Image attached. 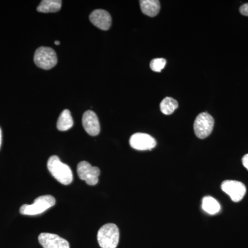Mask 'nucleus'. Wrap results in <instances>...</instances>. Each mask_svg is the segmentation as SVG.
<instances>
[{
	"instance_id": "nucleus-6",
	"label": "nucleus",
	"mask_w": 248,
	"mask_h": 248,
	"mask_svg": "<svg viewBox=\"0 0 248 248\" xmlns=\"http://www.w3.org/2000/svg\"><path fill=\"white\" fill-rule=\"evenodd\" d=\"M78 174L79 179L89 186H94L99 182L100 170L91 166L87 161H81L78 165Z\"/></svg>"
},
{
	"instance_id": "nucleus-20",
	"label": "nucleus",
	"mask_w": 248,
	"mask_h": 248,
	"mask_svg": "<svg viewBox=\"0 0 248 248\" xmlns=\"http://www.w3.org/2000/svg\"><path fill=\"white\" fill-rule=\"evenodd\" d=\"M1 141H2V134H1V130L0 128V148H1Z\"/></svg>"
},
{
	"instance_id": "nucleus-16",
	"label": "nucleus",
	"mask_w": 248,
	"mask_h": 248,
	"mask_svg": "<svg viewBox=\"0 0 248 248\" xmlns=\"http://www.w3.org/2000/svg\"><path fill=\"white\" fill-rule=\"evenodd\" d=\"M178 108L177 100L172 97H166L160 104V109L164 115H169L172 114Z\"/></svg>"
},
{
	"instance_id": "nucleus-14",
	"label": "nucleus",
	"mask_w": 248,
	"mask_h": 248,
	"mask_svg": "<svg viewBox=\"0 0 248 248\" xmlns=\"http://www.w3.org/2000/svg\"><path fill=\"white\" fill-rule=\"evenodd\" d=\"M73 125V120L72 118L69 110H63L60 114L57 123V128L60 131H66L71 129Z\"/></svg>"
},
{
	"instance_id": "nucleus-15",
	"label": "nucleus",
	"mask_w": 248,
	"mask_h": 248,
	"mask_svg": "<svg viewBox=\"0 0 248 248\" xmlns=\"http://www.w3.org/2000/svg\"><path fill=\"white\" fill-rule=\"evenodd\" d=\"M202 208L205 213L215 215L221 210V205L215 199L212 197H205L202 201Z\"/></svg>"
},
{
	"instance_id": "nucleus-17",
	"label": "nucleus",
	"mask_w": 248,
	"mask_h": 248,
	"mask_svg": "<svg viewBox=\"0 0 248 248\" xmlns=\"http://www.w3.org/2000/svg\"><path fill=\"white\" fill-rule=\"evenodd\" d=\"M166 65V60L164 58H156L152 60L151 62V68L152 71L159 73L164 69Z\"/></svg>"
},
{
	"instance_id": "nucleus-13",
	"label": "nucleus",
	"mask_w": 248,
	"mask_h": 248,
	"mask_svg": "<svg viewBox=\"0 0 248 248\" xmlns=\"http://www.w3.org/2000/svg\"><path fill=\"white\" fill-rule=\"evenodd\" d=\"M62 3L60 0H43L37 6V11L44 14L58 12L61 9Z\"/></svg>"
},
{
	"instance_id": "nucleus-4",
	"label": "nucleus",
	"mask_w": 248,
	"mask_h": 248,
	"mask_svg": "<svg viewBox=\"0 0 248 248\" xmlns=\"http://www.w3.org/2000/svg\"><path fill=\"white\" fill-rule=\"evenodd\" d=\"M36 66L44 70H50L56 66L58 57L53 48L42 46L36 50L34 55Z\"/></svg>"
},
{
	"instance_id": "nucleus-19",
	"label": "nucleus",
	"mask_w": 248,
	"mask_h": 248,
	"mask_svg": "<svg viewBox=\"0 0 248 248\" xmlns=\"http://www.w3.org/2000/svg\"><path fill=\"white\" fill-rule=\"evenodd\" d=\"M242 161L244 167L248 170V154L245 155L244 157H243Z\"/></svg>"
},
{
	"instance_id": "nucleus-8",
	"label": "nucleus",
	"mask_w": 248,
	"mask_h": 248,
	"mask_svg": "<svg viewBox=\"0 0 248 248\" xmlns=\"http://www.w3.org/2000/svg\"><path fill=\"white\" fill-rule=\"evenodd\" d=\"M130 145L138 151H151L156 145V140L146 133H135L130 139Z\"/></svg>"
},
{
	"instance_id": "nucleus-7",
	"label": "nucleus",
	"mask_w": 248,
	"mask_h": 248,
	"mask_svg": "<svg viewBox=\"0 0 248 248\" xmlns=\"http://www.w3.org/2000/svg\"><path fill=\"white\" fill-rule=\"evenodd\" d=\"M221 189L234 202L242 200L246 193V186L237 181H225L222 183Z\"/></svg>"
},
{
	"instance_id": "nucleus-18",
	"label": "nucleus",
	"mask_w": 248,
	"mask_h": 248,
	"mask_svg": "<svg viewBox=\"0 0 248 248\" xmlns=\"http://www.w3.org/2000/svg\"><path fill=\"white\" fill-rule=\"evenodd\" d=\"M239 11L241 15L248 17V3L242 5V6L240 7Z\"/></svg>"
},
{
	"instance_id": "nucleus-2",
	"label": "nucleus",
	"mask_w": 248,
	"mask_h": 248,
	"mask_svg": "<svg viewBox=\"0 0 248 248\" xmlns=\"http://www.w3.org/2000/svg\"><path fill=\"white\" fill-rule=\"evenodd\" d=\"M97 241L102 248H116L120 241V231L113 223H107L99 230Z\"/></svg>"
},
{
	"instance_id": "nucleus-5",
	"label": "nucleus",
	"mask_w": 248,
	"mask_h": 248,
	"mask_svg": "<svg viewBox=\"0 0 248 248\" xmlns=\"http://www.w3.org/2000/svg\"><path fill=\"white\" fill-rule=\"evenodd\" d=\"M215 120L208 112H202L197 116L194 123L196 136L200 139L208 138L213 132Z\"/></svg>"
},
{
	"instance_id": "nucleus-11",
	"label": "nucleus",
	"mask_w": 248,
	"mask_h": 248,
	"mask_svg": "<svg viewBox=\"0 0 248 248\" xmlns=\"http://www.w3.org/2000/svg\"><path fill=\"white\" fill-rule=\"evenodd\" d=\"M82 125L86 133L91 136H97L100 133L99 119L92 110L84 112L82 117Z\"/></svg>"
},
{
	"instance_id": "nucleus-12",
	"label": "nucleus",
	"mask_w": 248,
	"mask_h": 248,
	"mask_svg": "<svg viewBox=\"0 0 248 248\" xmlns=\"http://www.w3.org/2000/svg\"><path fill=\"white\" fill-rule=\"evenodd\" d=\"M142 13L149 17H155L160 11V1L158 0H141L140 1Z\"/></svg>"
},
{
	"instance_id": "nucleus-1",
	"label": "nucleus",
	"mask_w": 248,
	"mask_h": 248,
	"mask_svg": "<svg viewBox=\"0 0 248 248\" xmlns=\"http://www.w3.org/2000/svg\"><path fill=\"white\" fill-rule=\"evenodd\" d=\"M47 167L53 177L63 185H69L73 182V175L71 168L62 163L56 155L49 158Z\"/></svg>"
},
{
	"instance_id": "nucleus-3",
	"label": "nucleus",
	"mask_w": 248,
	"mask_h": 248,
	"mask_svg": "<svg viewBox=\"0 0 248 248\" xmlns=\"http://www.w3.org/2000/svg\"><path fill=\"white\" fill-rule=\"evenodd\" d=\"M56 203L55 199L51 195H44L37 197L31 205L24 204L21 206L19 212L23 215L35 216L45 213L49 208L54 206Z\"/></svg>"
},
{
	"instance_id": "nucleus-10",
	"label": "nucleus",
	"mask_w": 248,
	"mask_h": 248,
	"mask_svg": "<svg viewBox=\"0 0 248 248\" xmlns=\"http://www.w3.org/2000/svg\"><path fill=\"white\" fill-rule=\"evenodd\" d=\"M89 19L93 25L103 31L108 30L112 24L110 15L105 10H94L90 15Z\"/></svg>"
},
{
	"instance_id": "nucleus-21",
	"label": "nucleus",
	"mask_w": 248,
	"mask_h": 248,
	"mask_svg": "<svg viewBox=\"0 0 248 248\" xmlns=\"http://www.w3.org/2000/svg\"><path fill=\"white\" fill-rule=\"evenodd\" d=\"M55 45H60V41H58V40L55 41Z\"/></svg>"
},
{
	"instance_id": "nucleus-9",
	"label": "nucleus",
	"mask_w": 248,
	"mask_h": 248,
	"mask_svg": "<svg viewBox=\"0 0 248 248\" xmlns=\"http://www.w3.org/2000/svg\"><path fill=\"white\" fill-rule=\"evenodd\" d=\"M38 240L44 248H70L69 243L57 234L42 233L39 235Z\"/></svg>"
}]
</instances>
